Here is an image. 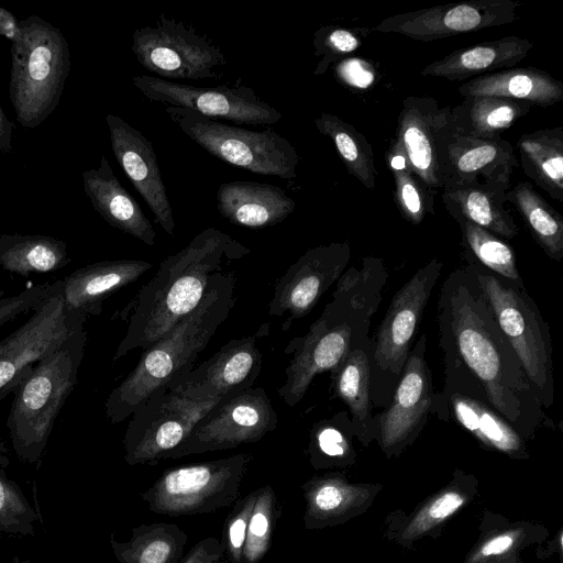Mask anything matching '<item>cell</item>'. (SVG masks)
Wrapping results in <instances>:
<instances>
[{"mask_svg": "<svg viewBox=\"0 0 563 563\" xmlns=\"http://www.w3.org/2000/svg\"><path fill=\"white\" fill-rule=\"evenodd\" d=\"M437 321L443 362L465 368L520 435L553 426L467 263L443 280Z\"/></svg>", "mask_w": 563, "mask_h": 563, "instance_id": "cell-1", "label": "cell"}, {"mask_svg": "<svg viewBox=\"0 0 563 563\" xmlns=\"http://www.w3.org/2000/svg\"><path fill=\"white\" fill-rule=\"evenodd\" d=\"M250 253L247 246L210 227L164 258L154 277L135 297L126 333L113 361L154 344L197 308L216 275Z\"/></svg>", "mask_w": 563, "mask_h": 563, "instance_id": "cell-2", "label": "cell"}, {"mask_svg": "<svg viewBox=\"0 0 563 563\" xmlns=\"http://www.w3.org/2000/svg\"><path fill=\"white\" fill-rule=\"evenodd\" d=\"M235 276H214L195 310L141 354L135 367L109 394L106 416L119 423L132 416L153 394L188 374L200 353L228 319L235 305Z\"/></svg>", "mask_w": 563, "mask_h": 563, "instance_id": "cell-3", "label": "cell"}, {"mask_svg": "<svg viewBox=\"0 0 563 563\" xmlns=\"http://www.w3.org/2000/svg\"><path fill=\"white\" fill-rule=\"evenodd\" d=\"M86 343L84 327L21 374L7 420L21 461L36 463L42 457L55 420L77 385Z\"/></svg>", "mask_w": 563, "mask_h": 563, "instance_id": "cell-4", "label": "cell"}, {"mask_svg": "<svg viewBox=\"0 0 563 563\" xmlns=\"http://www.w3.org/2000/svg\"><path fill=\"white\" fill-rule=\"evenodd\" d=\"M22 37L11 44L9 98L21 126L35 129L59 103L70 71L63 33L38 15L20 20Z\"/></svg>", "mask_w": 563, "mask_h": 563, "instance_id": "cell-5", "label": "cell"}, {"mask_svg": "<svg viewBox=\"0 0 563 563\" xmlns=\"http://www.w3.org/2000/svg\"><path fill=\"white\" fill-rule=\"evenodd\" d=\"M496 321L512 346L544 409L554 404L553 347L549 325L525 285L514 284L465 255Z\"/></svg>", "mask_w": 563, "mask_h": 563, "instance_id": "cell-6", "label": "cell"}, {"mask_svg": "<svg viewBox=\"0 0 563 563\" xmlns=\"http://www.w3.org/2000/svg\"><path fill=\"white\" fill-rule=\"evenodd\" d=\"M371 322L346 300L332 297L308 332L285 347V353L294 356L278 388L284 402L296 406L317 375L333 371L351 351L368 343Z\"/></svg>", "mask_w": 563, "mask_h": 563, "instance_id": "cell-7", "label": "cell"}, {"mask_svg": "<svg viewBox=\"0 0 563 563\" xmlns=\"http://www.w3.org/2000/svg\"><path fill=\"white\" fill-rule=\"evenodd\" d=\"M253 456L243 452L227 457L165 470L140 494L148 509L169 517L216 512L241 497V485Z\"/></svg>", "mask_w": 563, "mask_h": 563, "instance_id": "cell-8", "label": "cell"}, {"mask_svg": "<svg viewBox=\"0 0 563 563\" xmlns=\"http://www.w3.org/2000/svg\"><path fill=\"white\" fill-rule=\"evenodd\" d=\"M442 267L438 258L420 267L394 294L376 333L371 338L373 406L385 408L390 401Z\"/></svg>", "mask_w": 563, "mask_h": 563, "instance_id": "cell-9", "label": "cell"}, {"mask_svg": "<svg viewBox=\"0 0 563 563\" xmlns=\"http://www.w3.org/2000/svg\"><path fill=\"white\" fill-rule=\"evenodd\" d=\"M165 112L196 144L228 164L263 176L297 177L299 155L274 130H247L173 106H166Z\"/></svg>", "mask_w": 563, "mask_h": 563, "instance_id": "cell-10", "label": "cell"}, {"mask_svg": "<svg viewBox=\"0 0 563 563\" xmlns=\"http://www.w3.org/2000/svg\"><path fill=\"white\" fill-rule=\"evenodd\" d=\"M220 400L195 399L178 389L156 391L130 417L123 438L125 462L156 465L166 460Z\"/></svg>", "mask_w": 563, "mask_h": 563, "instance_id": "cell-11", "label": "cell"}, {"mask_svg": "<svg viewBox=\"0 0 563 563\" xmlns=\"http://www.w3.org/2000/svg\"><path fill=\"white\" fill-rule=\"evenodd\" d=\"M132 40L137 62L166 80L217 78V69L227 64L225 55L213 42L165 14L153 25L136 29Z\"/></svg>", "mask_w": 563, "mask_h": 563, "instance_id": "cell-12", "label": "cell"}, {"mask_svg": "<svg viewBox=\"0 0 563 563\" xmlns=\"http://www.w3.org/2000/svg\"><path fill=\"white\" fill-rule=\"evenodd\" d=\"M278 418L266 391L251 388L222 398L194 427L167 459L235 449L262 440L277 428Z\"/></svg>", "mask_w": 563, "mask_h": 563, "instance_id": "cell-13", "label": "cell"}, {"mask_svg": "<svg viewBox=\"0 0 563 563\" xmlns=\"http://www.w3.org/2000/svg\"><path fill=\"white\" fill-rule=\"evenodd\" d=\"M132 84L151 101L191 110L213 120L272 125L283 118L282 112L246 86L197 87L148 75L132 77Z\"/></svg>", "mask_w": 563, "mask_h": 563, "instance_id": "cell-14", "label": "cell"}, {"mask_svg": "<svg viewBox=\"0 0 563 563\" xmlns=\"http://www.w3.org/2000/svg\"><path fill=\"white\" fill-rule=\"evenodd\" d=\"M88 316L67 310L63 280L20 328L0 341V398L14 388L23 371L85 327Z\"/></svg>", "mask_w": 563, "mask_h": 563, "instance_id": "cell-15", "label": "cell"}, {"mask_svg": "<svg viewBox=\"0 0 563 563\" xmlns=\"http://www.w3.org/2000/svg\"><path fill=\"white\" fill-rule=\"evenodd\" d=\"M519 7L512 0L462 1L391 15L372 29L430 42L509 24L518 19Z\"/></svg>", "mask_w": 563, "mask_h": 563, "instance_id": "cell-16", "label": "cell"}, {"mask_svg": "<svg viewBox=\"0 0 563 563\" xmlns=\"http://www.w3.org/2000/svg\"><path fill=\"white\" fill-rule=\"evenodd\" d=\"M444 385L435 391L432 416L454 420L482 442L505 452L520 449V434L489 404L481 384L461 365L443 362Z\"/></svg>", "mask_w": 563, "mask_h": 563, "instance_id": "cell-17", "label": "cell"}, {"mask_svg": "<svg viewBox=\"0 0 563 563\" xmlns=\"http://www.w3.org/2000/svg\"><path fill=\"white\" fill-rule=\"evenodd\" d=\"M352 257L349 242L309 249L276 282L268 306L272 317L287 316L283 330L307 316L340 278Z\"/></svg>", "mask_w": 563, "mask_h": 563, "instance_id": "cell-18", "label": "cell"}, {"mask_svg": "<svg viewBox=\"0 0 563 563\" xmlns=\"http://www.w3.org/2000/svg\"><path fill=\"white\" fill-rule=\"evenodd\" d=\"M427 335L411 346L390 401L375 416L377 437L386 448L413 439L424 427L435 396L432 372L426 360Z\"/></svg>", "mask_w": 563, "mask_h": 563, "instance_id": "cell-19", "label": "cell"}, {"mask_svg": "<svg viewBox=\"0 0 563 563\" xmlns=\"http://www.w3.org/2000/svg\"><path fill=\"white\" fill-rule=\"evenodd\" d=\"M451 107H442L430 96H409L402 101L394 142L406 165L434 199L443 183L439 147L450 122Z\"/></svg>", "mask_w": 563, "mask_h": 563, "instance_id": "cell-20", "label": "cell"}, {"mask_svg": "<svg viewBox=\"0 0 563 563\" xmlns=\"http://www.w3.org/2000/svg\"><path fill=\"white\" fill-rule=\"evenodd\" d=\"M518 165L514 147L508 141L464 135L454 131L449 122L439 147L442 188L472 183L509 188Z\"/></svg>", "mask_w": 563, "mask_h": 563, "instance_id": "cell-21", "label": "cell"}, {"mask_svg": "<svg viewBox=\"0 0 563 563\" xmlns=\"http://www.w3.org/2000/svg\"><path fill=\"white\" fill-rule=\"evenodd\" d=\"M258 334L230 340L167 389H178L199 400H212L253 388L262 369V354L256 345Z\"/></svg>", "mask_w": 563, "mask_h": 563, "instance_id": "cell-22", "label": "cell"}, {"mask_svg": "<svg viewBox=\"0 0 563 563\" xmlns=\"http://www.w3.org/2000/svg\"><path fill=\"white\" fill-rule=\"evenodd\" d=\"M106 123L117 162L148 206L155 222L173 236L175 230L173 209L152 143L139 130L115 114L108 113Z\"/></svg>", "mask_w": 563, "mask_h": 563, "instance_id": "cell-23", "label": "cell"}, {"mask_svg": "<svg viewBox=\"0 0 563 563\" xmlns=\"http://www.w3.org/2000/svg\"><path fill=\"white\" fill-rule=\"evenodd\" d=\"M217 208L230 223L250 229L273 227L285 221L296 208L286 191L275 185L235 180L220 185Z\"/></svg>", "mask_w": 563, "mask_h": 563, "instance_id": "cell-24", "label": "cell"}, {"mask_svg": "<svg viewBox=\"0 0 563 563\" xmlns=\"http://www.w3.org/2000/svg\"><path fill=\"white\" fill-rule=\"evenodd\" d=\"M82 185L93 209L107 223L148 246L155 244L156 233L152 223L121 185L106 156L101 157L98 167L82 173Z\"/></svg>", "mask_w": 563, "mask_h": 563, "instance_id": "cell-25", "label": "cell"}, {"mask_svg": "<svg viewBox=\"0 0 563 563\" xmlns=\"http://www.w3.org/2000/svg\"><path fill=\"white\" fill-rule=\"evenodd\" d=\"M153 264L143 260L102 261L77 268L63 279V298L67 310L99 314L104 300L135 282Z\"/></svg>", "mask_w": 563, "mask_h": 563, "instance_id": "cell-26", "label": "cell"}, {"mask_svg": "<svg viewBox=\"0 0 563 563\" xmlns=\"http://www.w3.org/2000/svg\"><path fill=\"white\" fill-rule=\"evenodd\" d=\"M533 43L516 35L477 43L455 49L420 70L422 76L444 78L450 81L512 68L532 48Z\"/></svg>", "mask_w": 563, "mask_h": 563, "instance_id": "cell-27", "label": "cell"}, {"mask_svg": "<svg viewBox=\"0 0 563 563\" xmlns=\"http://www.w3.org/2000/svg\"><path fill=\"white\" fill-rule=\"evenodd\" d=\"M457 91L463 98L495 96L545 108L562 101L563 82L537 67H512L470 79Z\"/></svg>", "mask_w": 563, "mask_h": 563, "instance_id": "cell-28", "label": "cell"}, {"mask_svg": "<svg viewBox=\"0 0 563 563\" xmlns=\"http://www.w3.org/2000/svg\"><path fill=\"white\" fill-rule=\"evenodd\" d=\"M509 188L472 183L442 188V201L448 213L474 223L500 239H514L518 227L506 208Z\"/></svg>", "mask_w": 563, "mask_h": 563, "instance_id": "cell-29", "label": "cell"}, {"mask_svg": "<svg viewBox=\"0 0 563 563\" xmlns=\"http://www.w3.org/2000/svg\"><path fill=\"white\" fill-rule=\"evenodd\" d=\"M330 377L334 395L347 407L353 433L371 441L377 434L371 396V341L351 351Z\"/></svg>", "mask_w": 563, "mask_h": 563, "instance_id": "cell-30", "label": "cell"}, {"mask_svg": "<svg viewBox=\"0 0 563 563\" xmlns=\"http://www.w3.org/2000/svg\"><path fill=\"white\" fill-rule=\"evenodd\" d=\"M531 107L528 102L503 97H466L451 107L450 125L464 135L498 140L504 131L527 115Z\"/></svg>", "mask_w": 563, "mask_h": 563, "instance_id": "cell-31", "label": "cell"}, {"mask_svg": "<svg viewBox=\"0 0 563 563\" xmlns=\"http://www.w3.org/2000/svg\"><path fill=\"white\" fill-rule=\"evenodd\" d=\"M517 148L525 174L551 198L563 202V128L525 133Z\"/></svg>", "mask_w": 563, "mask_h": 563, "instance_id": "cell-32", "label": "cell"}, {"mask_svg": "<svg viewBox=\"0 0 563 563\" xmlns=\"http://www.w3.org/2000/svg\"><path fill=\"white\" fill-rule=\"evenodd\" d=\"M110 545L119 563H179L188 536L176 523L153 522L132 528L128 541L110 534Z\"/></svg>", "mask_w": 563, "mask_h": 563, "instance_id": "cell-33", "label": "cell"}, {"mask_svg": "<svg viewBox=\"0 0 563 563\" xmlns=\"http://www.w3.org/2000/svg\"><path fill=\"white\" fill-rule=\"evenodd\" d=\"M64 241L41 234H0V267L26 277L48 273L70 262Z\"/></svg>", "mask_w": 563, "mask_h": 563, "instance_id": "cell-34", "label": "cell"}, {"mask_svg": "<svg viewBox=\"0 0 563 563\" xmlns=\"http://www.w3.org/2000/svg\"><path fill=\"white\" fill-rule=\"evenodd\" d=\"M507 202L518 210L531 235L553 261L563 257V217L527 181L506 192Z\"/></svg>", "mask_w": 563, "mask_h": 563, "instance_id": "cell-35", "label": "cell"}, {"mask_svg": "<svg viewBox=\"0 0 563 563\" xmlns=\"http://www.w3.org/2000/svg\"><path fill=\"white\" fill-rule=\"evenodd\" d=\"M318 131L328 136L347 173L367 189L375 188L376 169L371 143L352 124L335 114L321 112L314 119Z\"/></svg>", "mask_w": 563, "mask_h": 563, "instance_id": "cell-36", "label": "cell"}, {"mask_svg": "<svg viewBox=\"0 0 563 563\" xmlns=\"http://www.w3.org/2000/svg\"><path fill=\"white\" fill-rule=\"evenodd\" d=\"M388 269L382 258L362 257L360 263L344 271L336 280L332 297L346 300L356 310L372 319L383 299Z\"/></svg>", "mask_w": 563, "mask_h": 563, "instance_id": "cell-37", "label": "cell"}, {"mask_svg": "<svg viewBox=\"0 0 563 563\" xmlns=\"http://www.w3.org/2000/svg\"><path fill=\"white\" fill-rule=\"evenodd\" d=\"M462 234L464 255L514 284L523 285L512 247L492 232L462 218L454 219Z\"/></svg>", "mask_w": 563, "mask_h": 563, "instance_id": "cell-38", "label": "cell"}, {"mask_svg": "<svg viewBox=\"0 0 563 563\" xmlns=\"http://www.w3.org/2000/svg\"><path fill=\"white\" fill-rule=\"evenodd\" d=\"M393 172L394 199L401 217L411 224H420L427 213H434V199L406 165L404 153L393 141L386 154Z\"/></svg>", "mask_w": 563, "mask_h": 563, "instance_id": "cell-39", "label": "cell"}, {"mask_svg": "<svg viewBox=\"0 0 563 563\" xmlns=\"http://www.w3.org/2000/svg\"><path fill=\"white\" fill-rule=\"evenodd\" d=\"M282 516V505L274 488L266 484L256 489L242 552V563H260L271 549L274 531Z\"/></svg>", "mask_w": 563, "mask_h": 563, "instance_id": "cell-40", "label": "cell"}, {"mask_svg": "<svg viewBox=\"0 0 563 563\" xmlns=\"http://www.w3.org/2000/svg\"><path fill=\"white\" fill-rule=\"evenodd\" d=\"M372 32L368 27L321 26L313 36L314 54L320 57L313 75H323L333 63L357 51Z\"/></svg>", "mask_w": 563, "mask_h": 563, "instance_id": "cell-41", "label": "cell"}, {"mask_svg": "<svg viewBox=\"0 0 563 563\" xmlns=\"http://www.w3.org/2000/svg\"><path fill=\"white\" fill-rule=\"evenodd\" d=\"M38 516L22 490L0 470V534L34 536Z\"/></svg>", "mask_w": 563, "mask_h": 563, "instance_id": "cell-42", "label": "cell"}, {"mask_svg": "<svg viewBox=\"0 0 563 563\" xmlns=\"http://www.w3.org/2000/svg\"><path fill=\"white\" fill-rule=\"evenodd\" d=\"M347 433H353L347 410L316 422L309 441L312 463L316 464L321 459L342 457L349 449Z\"/></svg>", "mask_w": 563, "mask_h": 563, "instance_id": "cell-43", "label": "cell"}, {"mask_svg": "<svg viewBox=\"0 0 563 563\" xmlns=\"http://www.w3.org/2000/svg\"><path fill=\"white\" fill-rule=\"evenodd\" d=\"M256 497V489L240 497L228 514L221 534L228 563H242V552Z\"/></svg>", "mask_w": 563, "mask_h": 563, "instance_id": "cell-44", "label": "cell"}, {"mask_svg": "<svg viewBox=\"0 0 563 563\" xmlns=\"http://www.w3.org/2000/svg\"><path fill=\"white\" fill-rule=\"evenodd\" d=\"M59 280L45 283L26 288L11 297L0 300V328L18 316L34 310L58 286Z\"/></svg>", "mask_w": 563, "mask_h": 563, "instance_id": "cell-45", "label": "cell"}, {"mask_svg": "<svg viewBox=\"0 0 563 563\" xmlns=\"http://www.w3.org/2000/svg\"><path fill=\"white\" fill-rule=\"evenodd\" d=\"M340 80L354 88H368L376 75L369 63L360 58L342 59L335 67Z\"/></svg>", "mask_w": 563, "mask_h": 563, "instance_id": "cell-46", "label": "cell"}, {"mask_svg": "<svg viewBox=\"0 0 563 563\" xmlns=\"http://www.w3.org/2000/svg\"><path fill=\"white\" fill-rule=\"evenodd\" d=\"M179 563H228L219 538L207 537L197 542Z\"/></svg>", "mask_w": 563, "mask_h": 563, "instance_id": "cell-47", "label": "cell"}, {"mask_svg": "<svg viewBox=\"0 0 563 563\" xmlns=\"http://www.w3.org/2000/svg\"><path fill=\"white\" fill-rule=\"evenodd\" d=\"M0 35L8 38L11 44L19 42L22 37L20 21L4 8H0Z\"/></svg>", "mask_w": 563, "mask_h": 563, "instance_id": "cell-48", "label": "cell"}, {"mask_svg": "<svg viewBox=\"0 0 563 563\" xmlns=\"http://www.w3.org/2000/svg\"><path fill=\"white\" fill-rule=\"evenodd\" d=\"M463 503L460 495L448 493L440 497L430 508V516L434 519H443L457 509Z\"/></svg>", "mask_w": 563, "mask_h": 563, "instance_id": "cell-49", "label": "cell"}, {"mask_svg": "<svg viewBox=\"0 0 563 563\" xmlns=\"http://www.w3.org/2000/svg\"><path fill=\"white\" fill-rule=\"evenodd\" d=\"M14 124L7 118L0 104V154L12 152V134Z\"/></svg>", "mask_w": 563, "mask_h": 563, "instance_id": "cell-50", "label": "cell"}, {"mask_svg": "<svg viewBox=\"0 0 563 563\" xmlns=\"http://www.w3.org/2000/svg\"><path fill=\"white\" fill-rule=\"evenodd\" d=\"M512 544V539L508 536H501L486 543L482 550L484 555L498 554L506 551Z\"/></svg>", "mask_w": 563, "mask_h": 563, "instance_id": "cell-51", "label": "cell"}, {"mask_svg": "<svg viewBox=\"0 0 563 563\" xmlns=\"http://www.w3.org/2000/svg\"><path fill=\"white\" fill-rule=\"evenodd\" d=\"M0 563H3V562H1V561H0ZM11 563H30V562H29V561H23V560H21L20 558L14 556V558L12 559Z\"/></svg>", "mask_w": 563, "mask_h": 563, "instance_id": "cell-52", "label": "cell"}, {"mask_svg": "<svg viewBox=\"0 0 563 563\" xmlns=\"http://www.w3.org/2000/svg\"><path fill=\"white\" fill-rule=\"evenodd\" d=\"M4 298V291L3 290H0V300Z\"/></svg>", "mask_w": 563, "mask_h": 563, "instance_id": "cell-53", "label": "cell"}]
</instances>
